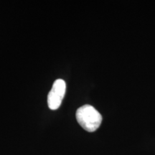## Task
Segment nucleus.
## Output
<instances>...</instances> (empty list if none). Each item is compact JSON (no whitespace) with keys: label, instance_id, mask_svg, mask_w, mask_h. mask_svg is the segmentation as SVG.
Masks as SVG:
<instances>
[{"label":"nucleus","instance_id":"f257e3e1","mask_svg":"<svg viewBox=\"0 0 155 155\" xmlns=\"http://www.w3.org/2000/svg\"><path fill=\"white\" fill-rule=\"evenodd\" d=\"M76 119L83 129L94 132L99 128L102 122V116L91 105L81 106L76 111Z\"/></svg>","mask_w":155,"mask_h":155},{"label":"nucleus","instance_id":"f03ea898","mask_svg":"<svg viewBox=\"0 0 155 155\" xmlns=\"http://www.w3.org/2000/svg\"><path fill=\"white\" fill-rule=\"evenodd\" d=\"M65 90L66 84L63 79H58L54 82L48 96V104L50 109L56 110L60 107L65 96Z\"/></svg>","mask_w":155,"mask_h":155}]
</instances>
